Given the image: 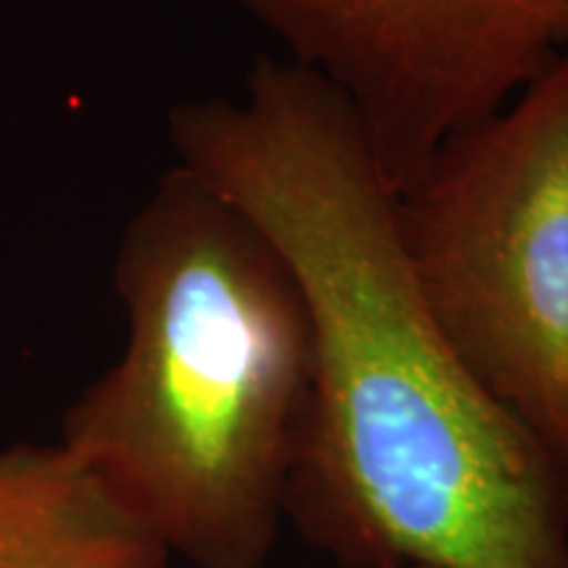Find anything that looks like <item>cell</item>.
<instances>
[{
  "instance_id": "1",
  "label": "cell",
  "mask_w": 568,
  "mask_h": 568,
  "mask_svg": "<svg viewBox=\"0 0 568 568\" xmlns=\"http://www.w3.org/2000/svg\"><path fill=\"white\" fill-rule=\"evenodd\" d=\"M180 163L272 240L314 326L284 521L343 568H568V466L468 372L343 98L287 59L176 105Z\"/></svg>"
},
{
  "instance_id": "2",
  "label": "cell",
  "mask_w": 568,
  "mask_h": 568,
  "mask_svg": "<svg viewBox=\"0 0 568 568\" xmlns=\"http://www.w3.org/2000/svg\"><path fill=\"white\" fill-rule=\"evenodd\" d=\"M116 293L126 345L67 408L59 443L172 558L264 568L314 382L293 268L174 166L126 224Z\"/></svg>"
},
{
  "instance_id": "3",
  "label": "cell",
  "mask_w": 568,
  "mask_h": 568,
  "mask_svg": "<svg viewBox=\"0 0 568 568\" xmlns=\"http://www.w3.org/2000/svg\"><path fill=\"white\" fill-rule=\"evenodd\" d=\"M439 332L568 466V53L397 195Z\"/></svg>"
},
{
  "instance_id": "4",
  "label": "cell",
  "mask_w": 568,
  "mask_h": 568,
  "mask_svg": "<svg viewBox=\"0 0 568 568\" xmlns=\"http://www.w3.org/2000/svg\"><path fill=\"white\" fill-rule=\"evenodd\" d=\"M343 98L395 195L560 55L568 0H226Z\"/></svg>"
},
{
  "instance_id": "5",
  "label": "cell",
  "mask_w": 568,
  "mask_h": 568,
  "mask_svg": "<svg viewBox=\"0 0 568 568\" xmlns=\"http://www.w3.org/2000/svg\"><path fill=\"white\" fill-rule=\"evenodd\" d=\"M172 560L61 443L0 447V568H172Z\"/></svg>"
},
{
  "instance_id": "6",
  "label": "cell",
  "mask_w": 568,
  "mask_h": 568,
  "mask_svg": "<svg viewBox=\"0 0 568 568\" xmlns=\"http://www.w3.org/2000/svg\"><path fill=\"white\" fill-rule=\"evenodd\" d=\"M564 45H568V27H566V32H564Z\"/></svg>"
}]
</instances>
